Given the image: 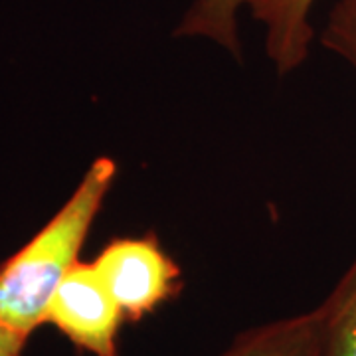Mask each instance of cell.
Instances as JSON below:
<instances>
[{
  "label": "cell",
  "mask_w": 356,
  "mask_h": 356,
  "mask_svg": "<svg viewBox=\"0 0 356 356\" xmlns=\"http://www.w3.org/2000/svg\"><path fill=\"white\" fill-rule=\"evenodd\" d=\"M117 161L97 156L76 191L42 228L0 261V323L24 337L46 325L60 283L76 266L103 202L117 178Z\"/></svg>",
  "instance_id": "cell-1"
},
{
  "label": "cell",
  "mask_w": 356,
  "mask_h": 356,
  "mask_svg": "<svg viewBox=\"0 0 356 356\" xmlns=\"http://www.w3.org/2000/svg\"><path fill=\"white\" fill-rule=\"evenodd\" d=\"M93 264L131 323L177 299L184 287L182 269L153 232L109 240Z\"/></svg>",
  "instance_id": "cell-2"
},
{
  "label": "cell",
  "mask_w": 356,
  "mask_h": 356,
  "mask_svg": "<svg viewBox=\"0 0 356 356\" xmlns=\"http://www.w3.org/2000/svg\"><path fill=\"white\" fill-rule=\"evenodd\" d=\"M321 321L317 307L238 334L220 356H318Z\"/></svg>",
  "instance_id": "cell-5"
},
{
  "label": "cell",
  "mask_w": 356,
  "mask_h": 356,
  "mask_svg": "<svg viewBox=\"0 0 356 356\" xmlns=\"http://www.w3.org/2000/svg\"><path fill=\"white\" fill-rule=\"evenodd\" d=\"M127 318L93 261H77L48 307L51 325L77 353L119 356V332Z\"/></svg>",
  "instance_id": "cell-3"
},
{
  "label": "cell",
  "mask_w": 356,
  "mask_h": 356,
  "mask_svg": "<svg viewBox=\"0 0 356 356\" xmlns=\"http://www.w3.org/2000/svg\"><path fill=\"white\" fill-rule=\"evenodd\" d=\"M318 42L341 56L356 72V0H337L329 13Z\"/></svg>",
  "instance_id": "cell-8"
},
{
  "label": "cell",
  "mask_w": 356,
  "mask_h": 356,
  "mask_svg": "<svg viewBox=\"0 0 356 356\" xmlns=\"http://www.w3.org/2000/svg\"><path fill=\"white\" fill-rule=\"evenodd\" d=\"M248 0H194L175 28L177 38H206L242 62L238 13Z\"/></svg>",
  "instance_id": "cell-7"
},
{
  "label": "cell",
  "mask_w": 356,
  "mask_h": 356,
  "mask_svg": "<svg viewBox=\"0 0 356 356\" xmlns=\"http://www.w3.org/2000/svg\"><path fill=\"white\" fill-rule=\"evenodd\" d=\"M317 311L318 356H356V257Z\"/></svg>",
  "instance_id": "cell-6"
},
{
  "label": "cell",
  "mask_w": 356,
  "mask_h": 356,
  "mask_svg": "<svg viewBox=\"0 0 356 356\" xmlns=\"http://www.w3.org/2000/svg\"><path fill=\"white\" fill-rule=\"evenodd\" d=\"M28 341H30L28 337L0 323V356H22Z\"/></svg>",
  "instance_id": "cell-9"
},
{
  "label": "cell",
  "mask_w": 356,
  "mask_h": 356,
  "mask_svg": "<svg viewBox=\"0 0 356 356\" xmlns=\"http://www.w3.org/2000/svg\"><path fill=\"white\" fill-rule=\"evenodd\" d=\"M317 0H248L245 6L266 30V54L280 76L303 65L315 40L311 10Z\"/></svg>",
  "instance_id": "cell-4"
}]
</instances>
